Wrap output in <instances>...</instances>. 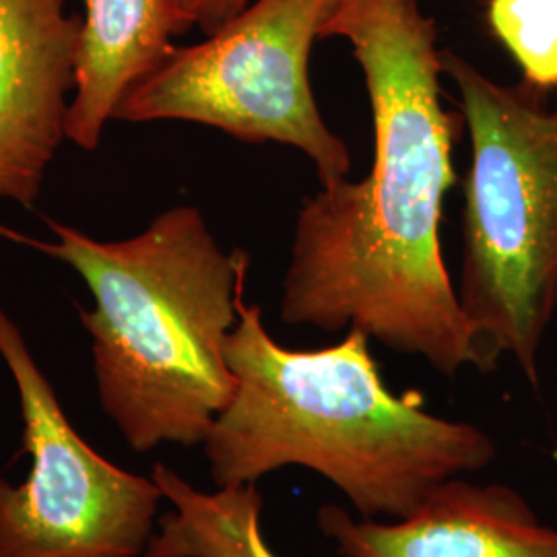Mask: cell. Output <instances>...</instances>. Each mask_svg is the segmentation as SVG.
Here are the masks:
<instances>
[{
	"instance_id": "obj_2",
	"label": "cell",
	"mask_w": 557,
	"mask_h": 557,
	"mask_svg": "<svg viewBox=\"0 0 557 557\" xmlns=\"http://www.w3.org/2000/svg\"><path fill=\"white\" fill-rule=\"evenodd\" d=\"M225 361L236 388L202 442L218 487L304 467L329 479L361 517L397 520L440 483L496 458L478 425L428 413L413 391L397 397L359 329L333 347L294 351L242 298Z\"/></svg>"
},
{
	"instance_id": "obj_1",
	"label": "cell",
	"mask_w": 557,
	"mask_h": 557,
	"mask_svg": "<svg viewBox=\"0 0 557 557\" xmlns=\"http://www.w3.org/2000/svg\"><path fill=\"white\" fill-rule=\"evenodd\" d=\"M354 48L374 119V161L304 200L281 320L326 333L359 329L444 376L481 370L440 248L444 197L455 186V119L440 101L436 25L418 0H335L320 40Z\"/></svg>"
},
{
	"instance_id": "obj_3",
	"label": "cell",
	"mask_w": 557,
	"mask_h": 557,
	"mask_svg": "<svg viewBox=\"0 0 557 557\" xmlns=\"http://www.w3.org/2000/svg\"><path fill=\"white\" fill-rule=\"evenodd\" d=\"M46 223L52 242L4 225L0 236L66 262L87 283L94 308L79 319L103 413L137 453L202 444L236 388L225 341L238 324L250 257L225 252L188 205L114 242Z\"/></svg>"
},
{
	"instance_id": "obj_10",
	"label": "cell",
	"mask_w": 557,
	"mask_h": 557,
	"mask_svg": "<svg viewBox=\"0 0 557 557\" xmlns=\"http://www.w3.org/2000/svg\"><path fill=\"white\" fill-rule=\"evenodd\" d=\"M151 478L172 510L160 518L140 557H278L260 529L257 483L200 492L163 462Z\"/></svg>"
},
{
	"instance_id": "obj_6",
	"label": "cell",
	"mask_w": 557,
	"mask_h": 557,
	"mask_svg": "<svg viewBox=\"0 0 557 557\" xmlns=\"http://www.w3.org/2000/svg\"><path fill=\"white\" fill-rule=\"evenodd\" d=\"M0 358L20 393L21 485L0 478V557H140L153 537L160 485L96 453L60 407L20 326L0 306Z\"/></svg>"
},
{
	"instance_id": "obj_7",
	"label": "cell",
	"mask_w": 557,
	"mask_h": 557,
	"mask_svg": "<svg viewBox=\"0 0 557 557\" xmlns=\"http://www.w3.org/2000/svg\"><path fill=\"white\" fill-rule=\"evenodd\" d=\"M66 0H0V199L34 209L66 140L83 20Z\"/></svg>"
},
{
	"instance_id": "obj_11",
	"label": "cell",
	"mask_w": 557,
	"mask_h": 557,
	"mask_svg": "<svg viewBox=\"0 0 557 557\" xmlns=\"http://www.w3.org/2000/svg\"><path fill=\"white\" fill-rule=\"evenodd\" d=\"M490 23L527 83L557 87V0H492Z\"/></svg>"
},
{
	"instance_id": "obj_5",
	"label": "cell",
	"mask_w": 557,
	"mask_h": 557,
	"mask_svg": "<svg viewBox=\"0 0 557 557\" xmlns=\"http://www.w3.org/2000/svg\"><path fill=\"white\" fill-rule=\"evenodd\" d=\"M333 2L255 0L207 40L176 46L112 120H184L242 143L292 145L312 160L322 186L347 180L349 149L320 116L308 77Z\"/></svg>"
},
{
	"instance_id": "obj_12",
	"label": "cell",
	"mask_w": 557,
	"mask_h": 557,
	"mask_svg": "<svg viewBox=\"0 0 557 557\" xmlns=\"http://www.w3.org/2000/svg\"><path fill=\"white\" fill-rule=\"evenodd\" d=\"M186 32L199 27L205 36H213L223 25L250 4V0H174Z\"/></svg>"
},
{
	"instance_id": "obj_4",
	"label": "cell",
	"mask_w": 557,
	"mask_h": 557,
	"mask_svg": "<svg viewBox=\"0 0 557 557\" xmlns=\"http://www.w3.org/2000/svg\"><path fill=\"white\" fill-rule=\"evenodd\" d=\"M442 73L457 85L473 160L465 188L457 294L481 372L517 359L537 386L539 349L557 312V101L522 81L499 85L455 52Z\"/></svg>"
},
{
	"instance_id": "obj_9",
	"label": "cell",
	"mask_w": 557,
	"mask_h": 557,
	"mask_svg": "<svg viewBox=\"0 0 557 557\" xmlns=\"http://www.w3.org/2000/svg\"><path fill=\"white\" fill-rule=\"evenodd\" d=\"M75 91L66 140L85 151L100 147L122 98L158 71L186 34L174 0H83Z\"/></svg>"
},
{
	"instance_id": "obj_8",
	"label": "cell",
	"mask_w": 557,
	"mask_h": 557,
	"mask_svg": "<svg viewBox=\"0 0 557 557\" xmlns=\"http://www.w3.org/2000/svg\"><path fill=\"white\" fill-rule=\"evenodd\" d=\"M317 522L341 557H557L556 527L502 483L448 479L409 517L388 522L326 504Z\"/></svg>"
}]
</instances>
